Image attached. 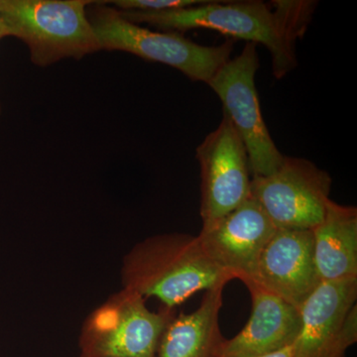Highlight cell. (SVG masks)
Wrapping results in <instances>:
<instances>
[{
  "mask_svg": "<svg viewBox=\"0 0 357 357\" xmlns=\"http://www.w3.org/2000/svg\"><path fill=\"white\" fill-rule=\"evenodd\" d=\"M274 10L263 1H211L175 10L144 13L121 11L126 20L146 23L165 31L208 29L229 39L262 44L272 57L276 79H282L298 65L296 44L306 32L316 1H273Z\"/></svg>",
  "mask_w": 357,
  "mask_h": 357,
  "instance_id": "6da1fadb",
  "label": "cell"
},
{
  "mask_svg": "<svg viewBox=\"0 0 357 357\" xmlns=\"http://www.w3.org/2000/svg\"><path fill=\"white\" fill-rule=\"evenodd\" d=\"M121 277L122 288L172 310L196 293L234 279L211 261L198 236L178 232L136 243L122 260Z\"/></svg>",
  "mask_w": 357,
  "mask_h": 357,
  "instance_id": "7a4b0ae2",
  "label": "cell"
},
{
  "mask_svg": "<svg viewBox=\"0 0 357 357\" xmlns=\"http://www.w3.org/2000/svg\"><path fill=\"white\" fill-rule=\"evenodd\" d=\"M102 50L123 51L144 60L162 63L192 81L208 84L230 59L234 40L203 46L176 32L152 31L126 20L107 1H93L86 10Z\"/></svg>",
  "mask_w": 357,
  "mask_h": 357,
  "instance_id": "3957f363",
  "label": "cell"
},
{
  "mask_svg": "<svg viewBox=\"0 0 357 357\" xmlns=\"http://www.w3.org/2000/svg\"><path fill=\"white\" fill-rule=\"evenodd\" d=\"M91 0H6L0 14L10 36L25 42L32 62L47 67L102 50L89 23Z\"/></svg>",
  "mask_w": 357,
  "mask_h": 357,
  "instance_id": "277c9868",
  "label": "cell"
},
{
  "mask_svg": "<svg viewBox=\"0 0 357 357\" xmlns=\"http://www.w3.org/2000/svg\"><path fill=\"white\" fill-rule=\"evenodd\" d=\"M175 314L165 307L150 311L142 296L122 288L84 319L81 357H156L162 333Z\"/></svg>",
  "mask_w": 357,
  "mask_h": 357,
  "instance_id": "5b68a950",
  "label": "cell"
},
{
  "mask_svg": "<svg viewBox=\"0 0 357 357\" xmlns=\"http://www.w3.org/2000/svg\"><path fill=\"white\" fill-rule=\"evenodd\" d=\"M258 69L257 45L246 43L243 52L229 59L208 83L222 100L223 115L243 140L251 178L271 175L284 160L262 117L255 86Z\"/></svg>",
  "mask_w": 357,
  "mask_h": 357,
  "instance_id": "8992f818",
  "label": "cell"
},
{
  "mask_svg": "<svg viewBox=\"0 0 357 357\" xmlns=\"http://www.w3.org/2000/svg\"><path fill=\"white\" fill-rule=\"evenodd\" d=\"M332 178L304 158L284 156L278 170L251 178L250 198L276 229H314L325 217Z\"/></svg>",
  "mask_w": 357,
  "mask_h": 357,
  "instance_id": "52a82bcc",
  "label": "cell"
},
{
  "mask_svg": "<svg viewBox=\"0 0 357 357\" xmlns=\"http://www.w3.org/2000/svg\"><path fill=\"white\" fill-rule=\"evenodd\" d=\"M196 157L201 167L199 213L206 225L250 198V170L243 140L225 115L197 148Z\"/></svg>",
  "mask_w": 357,
  "mask_h": 357,
  "instance_id": "ba28073f",
  "label": "cell"
},
{
  "mask_svg": "<svg viewBox=\"0 0 357 357\" xmlns=\"http://www.w3.org/2000/svg\"><path fill=\"white\" fill-rule=\"evenodd\" d=\"M357 278L321 282L301 307L294 357H345L357 342Z\"/></svg>",
  "mask_w": 357,
  "mask_h": 357,
  "instance_id": "9c48e42d",
  "label": "cell"
},
{
  "mask_svg": "<svg viewBox=\"0 0 357 357\" xmlns=\"http://www.w3.org/2000/svg\"><path fill=\"white\" fill-rule=\"evenodd\" d=\"M276 230L261 206L249 198L227 215L203 225L198 238L211 261L241 281L252 274Z\"/></svg>",
  "mask_w": 357,
  "mask_h": 357,
  "instance_id": "30bf717a",
  "label": "cell"
},
{
  "mask_svg": "<svg viewBox=\"0 0 357 357\" xmlns=\"http://www.w3.org/2000/svg\"><path fill=\"white\" fill-rule=\"evenodd\" d=\"M245 279L301 309L321 283L312 230L277 229Z\"/></svg>",
  "mask_w": 357,
  "mask_h": 357,
  "instance_id": "8fae6325",
  "label": "cell"
},
{
  "mask_svg": "<svg viewBox=\"0 0 357 357\" xmlns=\"http://www.w3.org/2000/svg\"><path fill=\"white\" fill-rule=\"evenodd\" d=\"M250 318L236 337L227 340L223 357H259L292 347L302 326L300 309L249 279Z\"/></svg>",
  "mask_w": 357,
  "mask_h": 357,
  "instance_id": "7c38bea8",
  "label": "cell"
},
{
  "mask_svg": "<svg viewBox=\"0 0 357 357\" xmlns=\"http://www.w3.org/2000/svg\"><path fill=\"white\" fill-rule=\"evenodd\" d=\"M227 285L204 291L198 309L173 317L160 338L156 357H223L227 338L220 316Z\"/></svg>",
  "mask_w": 357,
  "mask_h": 357,
  "instance_id": "4fadbf2b",
  "label": "cell"
},
{
  "mask_svg": "<svg viewBox=\"0 0 357 357\" xmlns=\"http://www.w3.org/2000/svg\"><path fill=\"white\" fill-rule=\"evenodd\" d=\"M314 261L321 282L357 278V210L330 201L312 229Z\"/></svg>",
  "mask_w": 357,
  "mask_h": 357,
  "instance_id": "5bb4252c",
  "label": "cell"
},
{
  "mask_svg": "<svg viewBox=\"0 0 357 357\" xmlns=\"http://www.w3.org/2000/svg\"><path fill=\"white\" fill-rule=\"evenodd\" d=\"M211 0H115L109 1L119 7L121 11H158L175 10L208 3Z\"/></svg>",
  "mask_w": 357,
  "mask_h": 357,
  "instance_id": "9a60e30c",
  "label": "cell"
},
{
  "mask_svg": "<svg viewBox=\"0 0 357 357\" xmlns=\"http://www.w3.org/2000/svg\"><path fill=\"white\" fill-rule=\"evenodd\" d=\"M259 357H294L293 345L292 347H287V349H282V351L272 352V354Z\"/></svg>",
  "mask_w": 357,
  "mask_h": 357,
  "instance_id": "2e32d148",
  "label": "cell"
},
{
  "mask_svg": "<svg viewBox=\"0 0 357 357\" xmlns=\"http://www.w3.org/2000/svg\"><path fill=\"white\" fill-rule=\"evenodd\" d=\"M7 36H10V31L4 21L0 18V40Z\"/></svg>",
  "mask_w": 357,
  "mask_h": 357,
  "instance_id": "e0dca14e",
  "label": "cell"
},
{
  "mask_svg": "<svg viewBox=\"0 0 357 357\" xmlns=\"http://www.w3.org/2000/svg\"><path fill=\"white\" fill-rule=\"evenodd\" d=\"M6 0H0V14L3 13L4 8H6Z\"/></svg>",
  "mask_w": 357,
  "mask_h": 357,
  "instance_id": "ac0fdd59",
  "label": "cell"
}]
</instances>
